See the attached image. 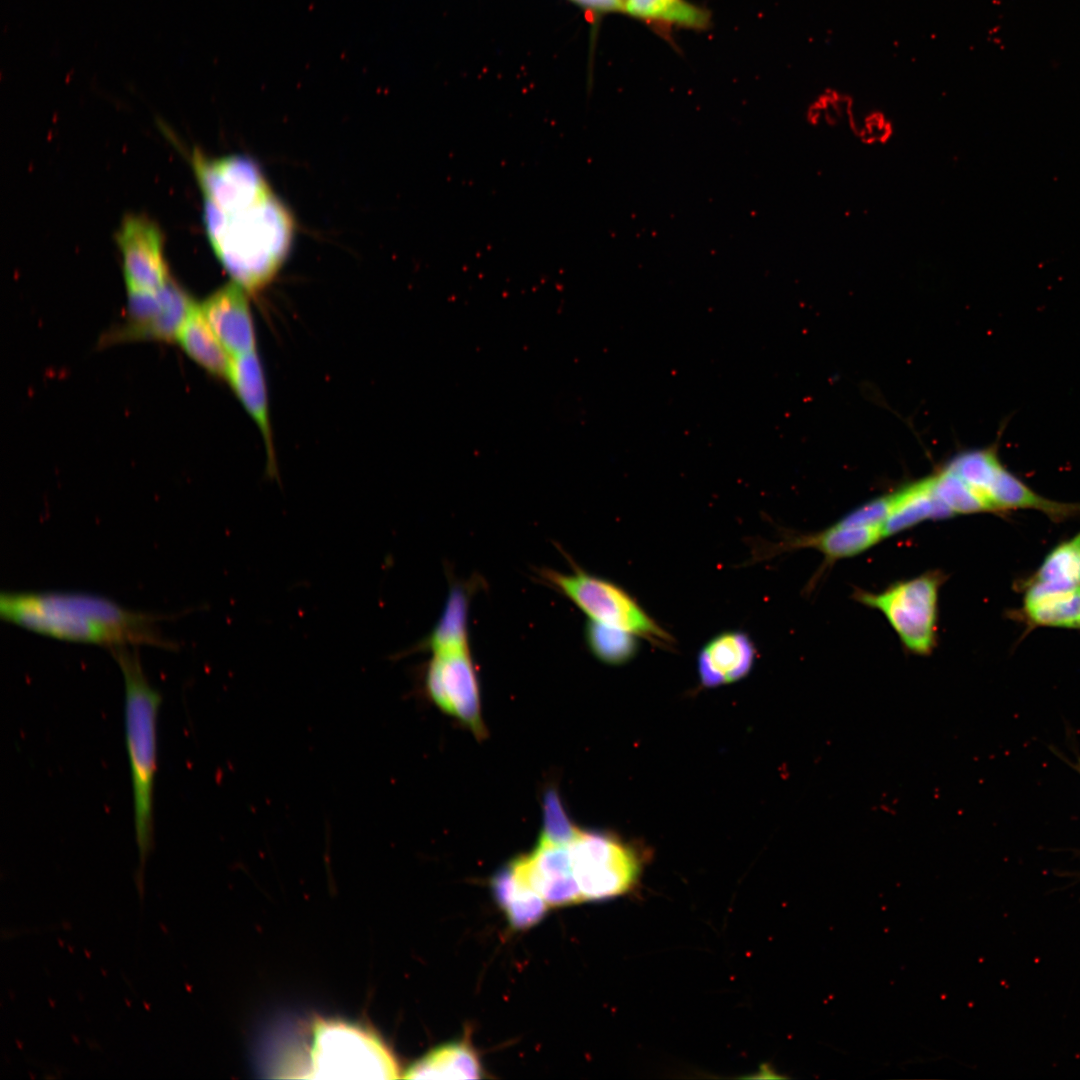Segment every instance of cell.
I'll list each match as a JSON object with an SVG mask.
<instances>
[{"label":"cell","instance_id":"6da1fadb","mask_svg":"<svg viewBox=\"0 0 1080 1080\" xmlns=\"http://www.w3.org/2000/svg\"><path fill=\"white\" fill-rule=\"evenodd\" d=\"M210 243L233 282L248 293L267 286L290 249L294 221L259 167L242 156L200 159Z\"/></svg>","mask_w":1080,"mask_h":1080},{"label":"cell","instance_id":"7a4b0ae2","mask_svg":"<svg viewBox=\"0 0 1080 1080\" xmlns=\"http://www.w3.org/2000/svg\"><path fill=\"white\" fill-rule=\"evenodd\" d=\"M0 615L5 621L60 640L119 646L175 643L161 633L159 616L127 609L105 597L83 592H3Z\"/></svg>","mask_w":1080,"mask_h":1080},{"label":"cell","instance_id":"3957f363","mask_svg":"<svg viewBox=\"0 0 1080 1080\" xmlns=\"http://www.w3.org/2000/svg\"><path fill=\"white\" fill-rule=\"evenodd\" d=\"M135 646L110 649L124 680L125 738L133 790L135 839L140 865L153 847L159 692L144 673Z\"/></svg>","mask_w":1080,"mask_h":1080},{"label":"cell","instance_id":"277c9868","mask_svg":"<svg viewBox=\"0 0 1080 1080\" xmlns=\"http://www.w3.org/2000/svg\"><path fill=\"white\" fill-rule=\"evenodd\" d=\"M554 589L575 604L589 620L628 631L660 647H670L673 636L620 585L579 567L572 573L540 570Z\"/></svg>","mask_w":1080,"mask_h":1080},{"label":"cell","instance_id":"5b68a950","mask_svg":"<svg viewBox=\"0 0 1080 1080\" xmlns=\"http://www.w3.org/2000/svg\"><path fill=\"white\" fill-rule=\"evenodd\" d=\"M309 1056V1078L399 1077L394 1057L377 1036L342 1022L316 1023Z\"/></svg>","mask_w":1080,"mask_h":1080},{"label":"cell","instance_id":"8992f818","mask_svg":"<svg viewBox=\"0 0 1080 1080\" xmlns=\"http://www.w3.org/2000/svg\"><path fill=\"white\" fill-rule=\"evenodd\" d=\"M942 582V574L927 572L895 583L881 593L857 591L855 599L879 610L908 651L925 656L936 645L938 591Z\"/></svg>","mask_w":1080,"mask_h":1080},{"label":"cell","instance_id":"52a82bcc","mask_svg":"<svg viewBox=\"0 0 1080 1080\" xmlns=\"http://www.w3.org/2000/svg\"><path fill=\"white\" fill-rule=\"evenodd\" d=\"M569 849L582 901L622 895L639 878V854L614 835L580 831Z\"/></svg>","mask_w":1080,"mask_h":1080},{"label":"cell","instance_id":"ba28073f","mask_svg":"<svg viewBox=\"0 0 1080 1080\" xmlns=\"http://www.w3.org/2000/svg\"><path fill=\"white\" fill-rule=\"evenodd\" d=\"M424 688L442 712L454 716L474 736H486L470 648L432 653L425 669Z\"/></svg>","mask_w":1080,"mask_h":1080},{"label":"cell","instance_id":"9c48e42d","mask_svg":"<svg viewBox=\"0 0 1080 1080\" xmlns=\"http://www.w3.org/2000/svg\"><path fill=\"white\" fill-rule=\"evenodd\" d=\"M195 306L172 280L157 291H128L127 321L113 337L117 340L176 339Z\"/></svg>","mask_w":1080,"mask_h":1080},{"label":"cell","instance_id":"30bf717a","mask_svg":"<svg viewBox=\"0 0 1080 1080\" xmlns=\"http://www.w3.org/2000/svg\"><path fill=\"white\" fill-rule=\"evenodd\" d=\"M128 291H157L171 279L163 255L162 235L144 216L126 217L117 235Z\"/></svg>","mask_w":1080,"mask_h":1080},{"label":"cell","instance_id":"8fae6325","mask_svg":"<svg viewBox=\"0 0 1080 1080\" xmlns=\"http://www.w3.org/2000/svg\"><path fill=\"white\" fill-rule=\"evenodd\" d=\"M248 292L235 282L211 294L200 310L232 358L256 350V333Z\"/></svg>","mask_w":1080,"mask_h":1080},{"label":"cell","instance_id":"7c38bea8","mask_svg":"<svg viewBox=\"0 0 1080 1080\" xmlns=\"http://www.w3.org/2000/svg\"><path fill=\"white\" fill-rule=\"evenodd\" d=\"M519 858L526 878L549 907L583 902L574 877L569 845L538 841L530 854Z\"/></svg>","mask_w":1080,"mask_h":1080},{"label":"cell","instance_id":"4fadbf2b","mask_svg":"<svg viewBox=\"0 0 1080 1080\" xmlns=\"http://www.w3.org/2000/svg\"><path fill=\"white\" fill-rule=\"evenodd\" d=\"M755 658V644L746 632H720L698 653L700 682L704 687L713 688L738 681L751 671Z\"/></svg>","mask_w":1080,"mask_h":1080},{"label":"cell","instance_id":"5bb4252c","mask_svg":"<svg viewBox=\"0 0 1080 1080\" xmlns=\"http://www.w3.org/2000/svg\"><path fill=\"white\" fill-rule=\"evenodd\" d=\"M227 381L257 425L265 446L267 472L271 477L276 476L278 472L266 378L257 351L233 358Z\"/></svg>","mask_w":1080,"mask_h":1080},{"label":"cell","instance_id":"9a60e30c","mask_svg":"<svg viewBox=\"0 0 1080 1080\" xmlns=\"http://www.w3.org/2000/svg\"><path fill=\"white\" fill-rule=\"evenodd\" d=\"M492 890L511 927L518 930L536 925L549 907L526 878L519 857L495 874Z\"/></svg>","mask_w":1080,"mask_h":1080},{"label":"cell","instance_id":"2e32d148","mask_svg":"<svg viewBox=\"0 0 1080 1080\" xmlns=\"http://www.w3.org/2000/svg\"><path fill=\"white\" fill-rule=\"evenodd\" d=\"M986 497L995 512L1034 509L1055 522L1080 515V503L1051 500L1036 493L1001 463L995 470Z\"/></svg>","mask_w":1080,"mask_h":1080},{"label":"cell","instance_id":"e0dca14e","mask_svg":"<svg viewBox=\"0 0 1080 1080\" xmlns=\"http://www.w3.org/2000/svg\"><path fill=\"white\" fill-rule=\"evenodd\" d=\"M1023 588L1024 601L1080 588V532L1052 549Z\"/></svg>","mask_w":1080,"mask_h":1080},{"label":"cell","instance_id":"ac0fdd59","mask_svg":"<svg viewBox=\"0 0 1080 1080\" xmlns=\"http://www.w3.org/2000/svg\"><path fill=\"white\" fill-rule=\"evenodd\" d=\"M891 512L882 532L891 536L927 519H944L952 511L937 497L933 476L914 482L890 494Z\"/></svg>","mask_w":1080,"mask_h":1080},{"label":"cell","instance_id":"d6986e66","mask_svg":"<svg viewBox=\"0 0 1080 1080\" xmlns=\"http://www.w3.org/2000/svg\"><path fill=\"white\" fill-rule=\"evenodd\" d=\"M176 340L187 355L207 372L228 379L233 358L205 320L199 305L188 315Z\"/></svg>","mask_w":1080,"mask_h":1080},{"label":"cell","instance_id":"ffe728a7","mask_svg":"<svg viewBox=\"0 0 1080 1080\" xmlns=\"http://www.w3.org/2000/svg\"><path fill=\"white\" fill-rule=\"evenodd\" d=\"M883 537L881 527H841L834 525L815 535L794 537L777 545L781 550L814 548L827 560H838L857 555L876 544Z\"/></svg>","mask_w":1080,"mask_h":1080},{"label":"cell","instance_id":"44dd1931","mask_svg":"<svg viewBox=\"0 0 1080 1080\" xmlns=\"http://www.w3.org/2000/svg\"><path fill=\"white\" fill-rule=\"evenodd\" d=\"M470 590L464 584H453L432 632L417 646L416 650L432 653L469 648L468 608Z\"/></svg>","mask_w":1080,"mask_h":1080},{"label":"cell","instance_id":"7402d4cb","mask_svg":"<svg viewBox=\"0 0 1080 1080\" xmlns=\"http://www.w3.org/2000/svg\"><path fill=\"white\" fill-rule=\"evenodd\" d=\"M478 1056L466 1042H452L431 1050L414 1063L403 1077L409 1079H478Z\"/></svg>","mask_w":1080,"mask_h":1080},{"label":"cell","instance_id":"603a6c76","mask_svg":"<svg viewBox=\"0 0 1080 1080\" xmlns=\"http://www.w3.org/2000/svg\"><path fill=\"white\" fill-rule=\"evenodd\" d=\"M623 11L641 20L702 30L710 14L688 0H622Z\"/></svg>","mask_w":1080,"mask_h":1080},{"label":"cell","instance_id":"cb8c5ba5","mask_svg":"<svg viewBox=\"0 0 1080 1080\" xmlns=\"http://www.w3.org/2000/svg\"><path fill=\"white\" fill-rule=\"evenodd\" d=\"M1021 616L1030 626L1078 629L1080 588L1023 601Z\"/></svg>","mask_w":1080,"mask_h":1080},{"label":"cell","instance_id":"d4e9b609","mask_svg":"<svg viewBox=\"0 0 1080 1080\" xmlns=\"http://www.w3.org/2000/svg\"><path fill=\"white\" fill-rule=\"evenodd\" d=\"M584 638L592 655L608 665L626 664L639 650L636 635L592 620L585 625Z\"/></svg>","mask_w":1080,"mask_h":1080},{"label":"cell","instance_id":"484cf974","mask_svg":"<svg viewBox=\"0 0 1080 1080\" xmlns=\"http://www.w3.org/2000/svg\"><path fill=\"white\" fill-rule=\"evenodd\" d=\"M933 489L937 497L953 514L993 512L989 504L972 487L946 467L933 475Z\"/></svg>","mask_w":1080,"mask_h":1080},{"label":"cell","instance_id":"4316f807","mask_svg":"<svg viewBox=\"0 0 1080 1080\" xmlns=\"http://www.w3.org/2000/svg\"><path fill=\"white\" fill-rule=\"evenodd\" d=\"M580 831L568 817L557 790L553 787L546 789L543 795V826L539 841L568 846Z\"/></svg>","mask_w":1080,"mask_h":1080},{"label":"cell","instance_id":"83f0119b","mask_svg":"<svg viewBox=\"0 0 1080 1080\" xmlns=\"http://www.w3.org/2000/svg\"><path fill=\"white\" fill-rule=\"evenodd\" d=\"M891 512L890 495L874 499L843 517L835 525L841 527H881Z\"/></svg>","mask_w":1080,"mask_h":1080},{"label":"cell","instance_id":"f1b7e54d","mask_svg":"<svg viewBox=\"0 0 1080 1080\" xmlns=\"http://www.w3.org/2000/svg\"><path fill=\"white\" fill-rule=\"evenodd\" d=\"M579 5L598 12H609L623 9L622 0H574Z\"/></svg>","mask_w":1080,"mask_h":1080},{"label":"cell","instance_id":"f546056e","mask_svg":"<svg viewBox=\"0 0 1080 1080\" xmlns=\"http://www.w3.org/2000/svg\"><path fill=\"white\" fill-rule=\"evenodd\" d=\"M1076 768L1078 769V771L1080 773V761H1078V765L1076 766Z\"/></svg>","mask_w":1080,"mask_h":1080},{"label":"cell","instance_id":"4dcf8cb0","mask_svg":"<svg viewBox=\"0 0 1080 1080\" xmlns=\"http://www.w3.org/2000/svg\"><path fill=\"white\" fill-rule=\"evenodd\" d=\"M1078 629H1080V624H1079V626H1078Z\"/></svg>","mask_w":1080,"mask_h":1080},{"label":"cell","instance_id":"1f68e13d","mask_svg":"<svg viewBox=\"0 0 1080 1080\" xmlns=\"http://www.w3.org/2000/svg\"><path fill=\"white\" fill-rule=\"evenodd\" d=\"M623 3V2H622Z\"/></svg>","mask_w":1080,"mask_h":1080}]
</instances>
